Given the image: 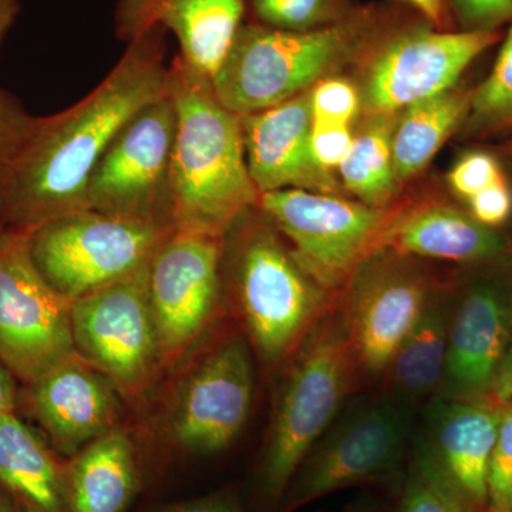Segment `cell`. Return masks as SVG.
Here are the masks:
<instances>
[{
  "label": "cell",
  "instance_id": "6da1fadb",
  "mask_svg": "<svg viewBox=\"0 0 512 512\" xmlns=\"http://www.w3.org/2000/svg\"><path fill=\"white\" fill-rule=\"evenodd\" d=\"M164 33L156 28L137 37L86 97L53 116L36 117L15 156L0 168L6 228L32 232L89 210L87 184L106 148L138 111L168 94Z\"/></svg>",
  "mask_w": 512,
  "mask_h": 512
},
{
  "label": "cell",
  "instance_id": "7a4b0ae2",
  "mask_svg": "<svg viewBox=\"0 0 512 512\" xmlns=\"http://www.w3.org/2000/svg\"><path fill=\"white\" fill-rule=\"evenodd\" d=\"M168 93L177 113L171 156L175 228L222 237L259 201L241 116L218 100L210 77L180 56L170 66Z\"/></svg>",
  "mask_w": 512,
  "mask_h": 512
},
{
  "label": "cell",
  "instance_id": "3957f363",
  "mask_svg": "<svg viewBox=\"0 0 512 512\" xmlns=\"http://www.w3.org/2000/svg\"><path fill=\"white\" fill-rule=\"evenodd\" d=\"M402 22L390 9L365 6L333 25L305 32L247 23L212 76V87L238 116L271 109L365 60Z\"/></svg>",
  "mask_w": 512,
  "mask_h": 512
},
{
  "label": "cell",
  "instance_id": "277c9868",
  "mask_svg": "<svg viewBox=\"0 0 512 512\" xmlns=\"http://www.w3.org/2000/svg\"><path fill=\"white\" fill-rule=\"evenodd\" d=\"M222 285L269 369L285 365L329 313L330 292L303 271L258 205L242 212L222 237Z\"/></svg>",
  "mask_w": 512,
  "mask_h": 512
},
{
  "label": "cell",
  "instance_id": "5b68a950",
  "mask_svg": "<svg viewBox=\"0 0 512 512\" xmlns=\"http://www.w3.org/2000/svg\"><path fill=\"white\" fill-rule=\"evenodd\" d=\"M360 366L340 312L319 320L285 363L262 457L261 491L279 504L299 464L353 392Z\"/></svg>",
  "mask_w": 512,
  "mask_h": 512
},
{
  "label": "cell",
  "instance_id": "8992f818",
  "mask_svg": "<svg viewBox=\"0 0 512 512\" xmlns=\"http://www.w3.org/2000/svg\"><path fill=\"white\" fill-rule=\"evenodd\" d=\"M412 424V404L392 393L345 404L299 464L279 512L301 510L357 485H383L400 493Z\"/></svg>",
  "mask_w": 512,
  "mask_h": 512
},
{
  "label": "cell",
  "instance_id": "52a82bcc",
  "mask_svg": "<svg viewBox=\"0 0 512 512\" xmlns=\"http://www.w3.org/2000/svg\"><path fill=\"white\" fill-rule=\"evenodd\" d=\"M148 264L72 305L76 353L103 373L126 406L138 413L156 404L168 376L148 293Z\"/></svg>",
  "mask_w": 512,
  "mask_h": 512
},
{
  "label": "cell",
  "instance_id": "ba28073f",
  "mask_svg": "<svg viewBox=\"0 0 512 512\" xmlns=\"http://www.w3.org/2000/svg\"><path fill=\"white\" fill-rule=\"evenodd\" d=\"M202 342L171 373L158 424L181 453L208 456L231 446L244 430L254 402V366L242 333Z\"/></svg>",
  "mask_w": 512,
  "mask_h": 512
},
{
  "label": "cell",
  "instance_id": "9c48e42d",
  "mask_svg": "<svg viewBox=\"0 0 512 512\" xmlns=\"http://www.w3.org/2000/svg\"><path fill=\"white\" fill-rule=\"evenodd\" d=\"M175 229L168 222L77 211L30 232V254L43 278L76 301L147 265Z\"/></svg>",
  "mask_w": 512,
  "mask_h": 512
},
{
  "label": "cell",
  "instance_id": "30bf717a",
  "mask_svg": "<svg viewBox=\"0 0 512 512\" xmlns=\"http://www.w3.org/2000/svg\"><path fill=\"white\" fill-rule=\"evenodd\" d=\"M503 35V30H439L426 20H403L365 59L362 110L367 116L399 114L454 89L468 67Z\"/></svg>",
  "mask_w": 512,
  "mask_h": 512
},
{
  "label": "cell",
  "instance_id": "8fae6325",
  "mask_svg": "<svg viewBox=\"0 0 512 512\" xmlns=\"http://www.w3.org/2000/svg\"><path fill=\"white\" fill-rule=\"evenodd\" d=\"M258 207L284 235L303 271L329 292L346 285L392 221L386 208L298 188L265 192Z\"/></svg>",
  "mask_w": 512,
  "mask_h": 512
},
{
  "label": "cell",
  "instance_id": "7c38bea8",
  "mask_svg": "<svg viewBox=\"0 0 512 512\" xmlns=\"http://www.w3.org/2000/svg\"><path fill=\"white\" fill-rule=\"evenodd\" d=\"M29 238V231L8 229L0 239V362L20 386L76 353L73 301L40 274Z\"/></svg>",
  "mask_w": 512,
  "mask_h": 512
},
{
  "label": "cell",
  "instance_id": "4fadbf2b",
  "mask_svg": "<svg viewBox=\"0 0 512 512\" xmlns=\"http://www.w3.org/2000/svg\"><path fill=\"white\" fill-rule=\"evenodd\" d=\"M222 237L175 229L148 264V293L168 376L220 316Z\"/></svg>",
  "mask_w": 512,
  "mask_h": 512
},
{
  "label": "cell",
  "instance_id": "5bb4252c",
  "mask_svg": "<svg viewBox=\"0 0 512 512\" xmlns=\"http://www.w3.org/2000/svg\"><path fill=\"white\" fill-rule=\"evenodd\" d=\"M175 130L177 113L170 93L138 111L94 167L87 184V208L174 225L171 156Z\"/></svg>",
  "mask_w": 512,
  "mask_h": 512
},
{
  "label": "cell",
  "instance_id": "9a60e30c",
  "mask_svg": "<svg viewBox=\"0 0 512 512\" xmlns=\"http://www.w3.org/2000/svg\"><path fill=\"white\" fill-rule=\"evenodd\" d=\"M343 288L339 312L360 372L382 376L434 292L429 276L414 256L377 248Z\"/></svg>",
  "mask_w": 512,
  "mask_h": 512
},
{
  "label": "cell",
  "instance_id": "2e32d148",
  "mask_svg": "<svg viewBox=\"0 0 512 512\" xmlns=\"http://www.w3.org/2000/svg\"><path fill=\"white\" fill-rule=\"evenodd\" d=\"M512 330V271L508 264L480 266L453 305L446 365L439 396L494 399V387Z\"/></svg>",
  "mask_w": 512,
  "mask_h": 512
},
{
  "label": "cell",
  "instance_id": "e0dca14e",
  "mask_svg": "<svg viewBox=\"0 0 512 512\" xmlns=\"http://www.w3.org/2000/svg\"><path fill=\"white\" fill-rule=\"evenodd\" d=\"M126 407L113 383L79 353L20 386L19 412L36 421L64 460L124 426Z\"/></svg>",
  "mask_w": 512,
  "mask_h": 512
},
{
  "label": "cell",
  "instance_id": "ac0fdd59",
  "mask_svg": "<svg viewBox=\"0 0 512 512\" xmlns=\"http://www.w3.org/2000/svg\"><path fill=\"white\" fill-rule=\"evenodd\" d=\"M249 174L259 195L298 188L345 195L311 146V90L258 113L241 116Z\"/></svg>",
  "mask_w": 512,
  "mask_h": 512
},
{
  "label": "cell",
  "instance_id": "d6986e66",
  "mask_svg": "<svg viewBox=\"0 0 512 512\" xmlns=\"http://www.w3.org/2000/svg\"><path fill=\"white\" fill-rule=\"evenodd\" d=\"M245 0H120L116 35L130 43L150 30H171L188 66L210 77L244 23Z\"/></svg>",
  "mask_w": 512,
  "mask_h": 512
},
{
  "label": "cell",
  "instance_id": "ffe728a7",
  "mask_svg": "<svg viewBox=\"0 0 512 512\" xmlns=\"http://www.w3.org/2000/svg\"><path fill=\"white\" fill-rule=\"evenodd\" d=\"M501 403L436 397L419 440L470 512L487 511V474Z\"/></svg>",
  "mask_w": 512,
  "mask_h": 512
},
{
  "label": "cell",
  "instance_id": "44dd1931",
  "mask_svg": "<svg viewBox=\"0 0 512 512\" xmlns=\"http://www.w3.org/2000/svg\"><path fill=\"white\" fill-rule=\"evenodd\" d=\"M377 248L474 266L508 264L512 258L511 242L498 229L484 227L450 205H430L392 218Z\"/></svg>",
  "mask_w": 512,
  "mask_h": 512
},
{
  "label": "cell",
  "instance_id": "7402d4cb",
  "mask_svg": "<svg viewBox=\"0 0 512 512\" xmlns=\"http://www.w3.org/2000/svg\"><path fill=\"white\" fill-rule=\"evenodd\" d=\"M0 488L25 512H69L67 460L19 413L0 416Z\"/></svg>",
  "mask_w": 512,
  "mask_h": 512
},
{
  "label": "cell",
  "instance_id": "603a6c76",
  "mask_svg": "<svg viewBox=\"0 0 512 512\" xmlns=\"http://www.w3.org/2000/svg\"><path fill=\"white\" fill-rule=\"evenodd\" d=\"M138 484L136 440L126 424L67 460L69 512H126Z\"/></svg>",
  "mask_w": 512,
  "mask_h": 512
},
{
  "label": "cell",
  "instance_id": "cb8c5ba5",
  "mask_svg": "<svg viewBox=\"0 0 512 512\" xmlns=\"http://www.w3.org/2000/svg\"><path fill=\"white\" fill-rule=\"evenodd\" d=\"M451 313L453 303L448 293H431L419 320L397 348L384 373L394 396L413 404L440 390Z\"/></svg>",
  "mask_w": 512,
  "mask_h": 512
},
{
  "label": "cell",
  "instance_id": "d4e9b609",
  "mask_svg": "<svg viewBox=\"0 0 512 512\" xmlns=\"http://www.w3.org/2000/svg\"><path fill=\"white\" fill-rule=\"evenodd\" d=\"M471 90L454 89L412 104L397 116L393 131V163L397 183L420 174L448 137L463 128L470 111Z\"/></svg>",
  "mask_w": 512,
  "mask_h": 512
},
{
  "label": "cell",
  "instance_id": "484cf974",
  "mask_svg": "<svg viewBox=\"0 0 512 512\" xmlns=\"http://www.w3.org/2000/svg\"><path fill=\"white\" fill-rule=\"evenodd\" d=\"M397 116H367L363 126L353 134L348 156L338 168L345 191L369 207L384 210L399 190L393 163Z\"/></svg>",
  "mask_w": 512,
  "mask_h": 512
},
{
  "label": "cell",
  "instance_id": "4316f807",
  "mask_svg": "<svg viewBox=\"0 0 512 512\" xmlns=\"http://www.w3.org/2000/svg\"><path fill=\"white\" fill-rule=\"evenodd\" d=\"M464 131L468 137H487L512 130V23L490 74L471 90Z\"/></svg>",
  "mask_w": 512,
  "mask_h": 512
},
{
  "label": "cell",
  "instance_id": "83f0119b",
  "mask_svg": "<svg viewBox=\"0 0 512 512\" xmlns=\"http://www.w3.org/2000/svg\"><path fill=\"white\" fill-rule=\"evenodd\" d=\"M399 494V512H470L420 443L414 447Z\"/></svg>",
  "mask_w": 512,
  "mask_h": 512
},
{
  "label": "cell",
  "instance_id": "f1b7e54d",
  "mask_svg": "<svg viewBox=\"0 0 512 512\" xmlns=\"http://www.w3.org/2000/svg\"><path fill=\"white\" fill-rule=\"evenodd\" d=\"M255 23L268 28L305 32L333 25L352 12V0H245Z\"/></svg>",
  "mask_w": 512,
  "mask_h": 512
},
{
  "label": "cell",
  "instance_id": "f546056e",
  "mask_svg": "<svg viewBox=\"0 0 512 512\" xmlns=\"http://www.w3.org/2000/svg\"><path fill=\"white\" fill-rule=\"evenodd\" d=\"M512 512V402L501 403L487 474V511Z\"/></svg>",
  "mask_w": 512,
  "mask_h": 512
},
{
  "label": "cell",
  "instance_id": "4dcf8cb0",
  "mask_svg": "<svg viewBox=\"0 0 512 512\" xmlns=\"http://www.w3.org/2000/svg\"><path fill=\"white\" fill-rule=\"evenodd\" d=\"M360 110V90L349 80L328 77L311 90L312 123L352 127Z\"/></svg>",
  "mask_w": 512,
  "mask_h": 512
},
{
  "label": "cell",
  "instance_id": "1f68e13d",
  "mask_svg": "<svg viewBox=\"0 0 512 512\" xmlns=\"http://www.w3.org/2000/svg\"><path fill=\"white\" fill-rule=\"evenodd\" d=\"M448 184L461 200L468 201L478 192L504 180L500 161L485 151H470L458 158L448 173Z\"/></svg>",
  "mask_w": 512,
  "mask_h": 512
},
{
  "label": "cell",
  "instance_id": "d6a6232c",
  "mask_svg": "<svg viewBox=\"0 0 512 512\" xmlns=\"http://www.w3.org/2000/svg\"><path fill=\"white\" fill-rule=\"evenodd\" d=\"M458 30L495 32L512 23V0H447Z\"/></svg>",
  "mask_w": 512,
  "mask_h": 512
},
{
  "label": "cell",
  "instance_id": "836d02e7",
  "mask_svg": "<svg viewBox=\"0 0 512 512\" xmlns=\"http://www.w3.org/2000/svg\"><path fill=\"white\" fill-rule=\"evenodd\" d=\"M35 119L15 96L0 89V168L15 156Z\"/></svg>",
  "mask_w": 512,
  "mask_h": 512
},
{
  "label": "cell",
  "instance_id": "e575fe53",
  "mask_svg": "<svg viewBox=\"0 0 512 512\" xmlns=\"http://www.w3.org/2000/svg\"><path fill=\"white\" fill-rule=\"evenodd\" d=\"M467 207L468 214L484 227H503L512 215V190L507 178L471 197Z\"/></svg>",
  "mask_w": 512,
  "mask_h": 512
},
{
  "label": "cell",
  "instance_id": "d590c367",
  "mask_svg": "<svg viewBox=\"0 0 512 512\" xmlns=\"http://www.w3.org/2000/svg\"><path fill=\"white\" fill-rule=\"evenodd\" d=\"M352 141L353 130L350 126L312 123V153L315 160L326 170L339 168L348 156Z\"/></svg>",
  "mask_w": 512,
  "mask_h": 512
},
{
  "label": "cell",
  "instance_id": "8d00e7d4",
  "mask_svg": "<svg viewBox=\"0 0 512 512\" xmlns=\"http://www.w3.org/2000/svg\"><path fill=\"white\" fill-rule=\"evenodd\" d=\"M154 512H245V510L239 503L237 495L224 490L194 498V500L165 505Z\"/></svg>",
  "mask_w": 512,
  "mask_h": 512
},
{
  "label": "cell",
  "instance_id": "74e56055",
  "mask_svg": "<svg viewBox=\"0 0 512 512\" xmlns=\"http://www.w3.org/2000/svg\"><path fill=\"white\" fill-rule=\"evenodd\" d=\"M19 397V380L0 362V416L19 413Z\"/></svg>",
  "mask_w": 512,
  "mask_h": 512
},
{
  "label": "cell",
  "instance_id": "f35d334b",
  "mask_svg": "<svg viewBox=\"0 0 512 512\" xmlns=\"http://www.w3.org/2000/svg\"><path fill=\"white\" fill-rule=\"evenodd\" d=\"M420 13L421 19L430 23L433 28L447 29L448 5L447 0H403Z\"/></svg>",
  "mask_w": 512,
  "mask_h": 512
},
{
  "label": "cell",
  "instance_id": "ab89813d",
  "mask_svg": "<svg viewBox=\"0 0 512 512\" xmlns=\"http://www.w3.org/2000/svg\"><path fill=\"white\" fill-rule=\"evenodd\" d=\"M494 400L500 403L512 402V330L507 353L495 383Z\"/></svg>",
  "mask_w": 512,
  "mask_h": 512
},
{
  "label": "cell",
  "instance_id": "60d3db41",
  "mask_svg": "<svg viewBox=\"0 0 512 512\" xmlns=\"http://www.w3.org/2000/svg\"><path fill=\"white\" fill-rule=\"evenodd\" d=\"M19 12L20 0H0V47H2L3 40L15 23Z\"/></svg>",
  "mask_w": 512,
  "mask_h": 512
},
{
  "label": "cell",
  "instance_id": "b9f144b4",
  "mask_svg": "<svg viewBox=\"0 0 512 512\" xmlns=\"http://www.w3.org/2000/svg\"><path fill=\"white\" fill-rule=\"evenodd\" d=\"M0 512H25L19 507L6 491L0 488Z\"/></svg>",
  "mask_w": 512,
  "mask_h": 512
},
{
  "label": "cell",
  "instance_id": "7bdbcfd3",
  "mask_svg": "<svg viewBox=\"0 0 512 512\" xmlns=\"http://www.w3.org/2000/svg\"><path fill=\"white\" fill-rule=\"evenodd\" d=\"M330 512H379L376 510H373V508L365 507V505H355V507H348L345 508V510L340 511H330Z\"/></svg>",
  "mask_w": 512,
  "mask_h": 512
},
{
  "label": "cell",
  "instance_id": "ee69618b",
  "mask_svg": "<svg viewBox=\"0 0 512 512\" xmlns=\"http://www.w3.org/2000/svg\"><path fill=\"white\" fill-rule=\"evenodd\" d=\"M6 231H8V228H6L5 221H3L2 208H0V239H2Z\"/></svg>",
  "mask_w": 512,
  "mask_h": 512
}]
</instances>
